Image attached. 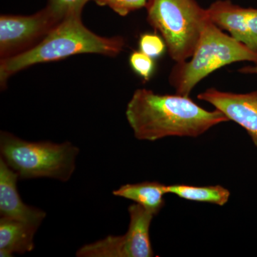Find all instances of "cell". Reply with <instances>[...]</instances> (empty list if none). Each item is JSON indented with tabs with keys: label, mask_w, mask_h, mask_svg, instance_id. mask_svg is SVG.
Masks as SVG:
<instances>
[{
	"label": "cell",
	"mask_w": 257,
	"mask_h": 257,
	"mask_svg": "<svg viewBox=\"0 0 257 257\" xmlns=\"http://www.w3.org/2000/svg\"><path fill=\"white\" fill-rule=\"evenodd\" d=\"M39 227L34 225L13 220L0 219V256L11 257L14 253L24 254L35 248L34 237Z\"/></svg>",
	"instance_id": "cell-11"
},
{
	"label": "cell",
	"mask_w": 257,
	"mask_h": 257,
	"mask_svg": "<svg viewBox=\"0 0 257 257\" xmlns=\"http://www.w3.org/2000/svg\"><path fill=\"white\" fill-rule=\"evenodd\" d=\"M90 0H49L47 8L61 20L70 15H81Z\"/></svg>",
	"instance_id": "cell-14"
},
{
	"label": "cell",
	"mask_w": 257,
	"mask_h": 257,
	"mask_svg": "<svg viewBox=\"0 0 257 257\" xmlns=\"http://www.w3.org/2000/svg\"><path fill=\"white\" fill-rule=\"evenodd\" d=\"M0 153L20 179L50 178L66 182L75 171L79 150L69 142H29L2 131Z\"/></svg>",
	"instance_id": "cell-4"
},
{
	"label": "cell",
	"mask_w": 257,
	"mask_h": 257,
	"mask_svg": "<svg viewBox=\"0 0 257 257\" xmlns=\"http://www.w3.org/2000/svg\"><path fill=\"white\" fill-rule=\"evenodd\" d=\"M130 63L133 70L145 81L150 79L155 69L153 58L142 51H135L132 53Z\"/></svg>",
	"instance_id": "cell-15"
},
{
	"label": "cell",
	"mask_w": 257,
	"mask_h": 257,
	"mask_svg": "<svg viewBox=\"0 0 257 257\" xmlns=\"http://www.w3.org/2000/svg\"><path fill=\"white\" fill-rule=\"evenodd\" d=\"M167 194H175L177 197L192 202L210 203L224 206L229 201L230 192L220 185L196 186L187 184H174L167 186Z\"/></svg>",
	"instance_id": "cell-13"
},
{
	"label": "cell",
	"mask_w": 257,
	"mask_h": 257,
	"mask_svg": "<svg viewBox=\"0 0 257 257\" xmlns=\"http://www.w3.org/2000/svg\"><path fill=\"white\" fill-rule=\"evenodd\" d=\"M166 194L167 185L157 182L124 184L112 192L113 195L133 201L155 216L165 206L164 196Z\"/></svg>",
	"instance_id": "cell-12"
},
{
	"label": "cell",
	"mask_w": 257,
	"mask_h": 257,
	"mask_svg": "<svg viewBox=\"0 0 257 257\" xmlns=\"http://www.w3.org/2000/svg\"><path fill=\"white\" fill-rule=\"evenodd\" d=\"M61 21L47 7L30 16L2 15L0 18L1 60L32 48Z\"/></svg>",
	"instance_id": "cell-7"
},
{
	"label": "cell",
	"mask_w": 257,
	"mask_h": 257,
	"mask_svg": "<svg viewBox=\"0 0 257 257\" xmlns=\"http://www.w3.org/2000/svg\"><path fill=\"white\" fill-rule=\"evenodd\" d=\"M249 48L257 52V9L249 8L247 19Z\"/></svg>",
	"instance_id": "cell-18"
},
{
	"label": "cell",
	"mask_w": 257,
	"mask_h": 257,
	"mask_svg": "<svg viewBox=\"0 0 257 257\" xmlns=\"http://www.w3.org/2000/svg\"><path fill=\"white\" fill-rule=\"evenodd\" d=\"M100 6H107L121 16H126L132 12L146 8L149 0H94Z\"/></svg>",
	"instance_id": "cell-16"
},
{
	"label": "cell",
	"mask_w": 257,
	"mask_h": 257,
	"mask_svg": "<svg viewBox=\"0 0 257 257\" xmlns=\"http://www.w3.org/2000/svg\"><path fill=\"white\" fill-rule=\"evenodd\" d=\"M125 45L121 37H103L83 25L81 15L66 17L32 48L18 55L2 59L0 84L6 87L13 74L35 64L63 60L79 54H99L114 57Z\"/></svg>",
	"instance_id": "cell-2"
},
{
	"label": "cell",
	"mask_w": 257,
	"mask_h": 257,
	"mask_svg": "<svg viewBox=\"0 0 257 257\" xmlns=\"http://www.w3.org/2000/svg\"><path fill=\"white\" fill-rule=\"evenodd\" d=\"M126 117L135 138L150 142L168 137L198 138L229 121L220 111L203 109L189 96L159 94L147 89L134 92Z\"/></svg>",
	"instance_id": "cell-1"
},
{
	"label": "cell",
	"mask_w": 257,
	"mask_h": 257,
	"mask_svg": "<svg viewBox=\"0 0 257 257\" xmlns=\"http://www.w3.org/2000/svg\"><path fill=\"white\" fill-rule=\"evenodd\" d=\"M239 62L257 64V52L226 35L209 21L192 57L175 64L169 75V82L177 94L189 96L209 74Z\"/></svg>",
	"instance_id": "cell-3"
},
{
	"label": "cell",
	"mask_w": 257,
	"mask_h": 257,
	"mask_svg": "<svg viewBox=\"0 0 257 257\" xmlns=\"http://www.w3.org/2000/svg\"><path fill=\"white\" fill-rule=\"evenodd\" d=\"M197 98L209 103L229 121L244 128L257 147V90L234 93L209 88L198 94Z\"/></svg>",
	"instance_id": "cell-8"
},
{
	"label": "cell",
	"mask_w": 257,
	"mask_h": 257,
	"mask_svg": "<svg viewBox=\"0 0 257 257\" xmlns=\"http://www.w3.org/2000/svg\"><path fill=\"white\" fill-rule=\"evenodd\" d=\"M20 179L3 158H0V215L40 227L46 217L45 211L25 204L17 187Z\"/></svg>",
	"instance_id": "cell-9"
},
{
	"label": "cell",
	"mask_w": 257,
	"mask_h": 257,
	"mask_svg": "<svg viewBox=\"0 0 257 257\" xmlns=\"http://www.w3.org/2000/svg\"><path fill=\"white\" fill-rule=\"evenodd\" d=\"M130 224L122 236H108L77 250V257H152L150 229L154 215L140 204L128 208Z\"/></svg>",
	"instance_id": "cell-6"
},
{
	"label": "cell",
	"mask_w": 257,
	"mask_h": 257,
	"mask_svg": "<svg viewBox=\"0 0 257 257\" xmlns=\"http://www.w3.org/2000/svg\"><path fill=\"white\" fill-rule=\"evenodd\" d=\"M139 46L140 51L153 59L160 57L167 49L163 38L155 34L147 33L142 35Z\"/></svg>",
	"instance_id": "cell-17"
},
{
	"label": "cell",
	"mask_w": 257,
	"mask_h": 257,
	"mask_svg": "<svg viewBox=\"0 0 257 257\" xmlns=\"http://www.w3.org/2000/svg\"><path fill=\"white\" fill-rule=\"evenodd\" d=\"M207 10L211 23L249 47L247 26L249 8L235 5L230 0H217L211 4Z\"/></svg>",
	"instance_id": "cell-10"
},
{
	"label": "cell",
	"mask_w": 257,
	"mask_h": 257,
	"mask_svg": "<svg viewBox=\"0 0 257 257\" xmlns=\"http://www.w3.org/2000/svg\"><path fill=\"white\" fill-rule=\"evenodd\" d=\"M240 73L246 74H257V64L253 66H246L239 69Z\"/></svg>",
	"instance_id": "cell-19"
},
{
	"label": "cell",
	"mask_w": 257,
	"mask_h": 257,
	"mask_svg": "<svg viewBox=\"0 0 257 257\" xmlns=\"http://www.w3.org/2000/svg\"><path fill=\"white\" fill-rule=\"evenodd\" d=\"M147 22L160 32L171 59L180 63L192 57L210 21L197 0H149Z\"/></svg>",
	"instance_id": "cell-5"
}]
</instances>
